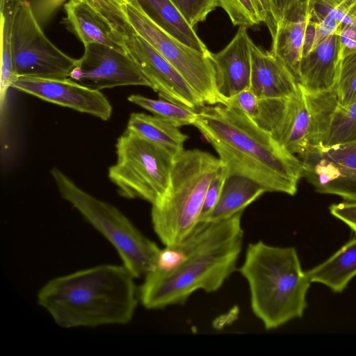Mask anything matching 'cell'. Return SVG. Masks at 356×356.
<instances>
[{
    "label": "cell",
    "instance_id": "obj_1",
    "mask_svg": "<svg viewBox=\"0 0 356 356\" xmlns=\"http://www.w3.org/2000/svg\"><path fill=\"white\" fill-rule=\"evenodd\" d=\"M242 213L200 222L179 243L161 249L155 267L138 289L142 305L161 309L184 304L196 291L220 289L236 270L244 236Z\"/></svg>",
    "mask_w": 356,
    "mask_h": 356
},
{
    "label": "cell",
    "instance_id": "obj_2",
    "mask_svg": "<svg viewBox=\"0 0 356 356\" xmlns=\"http://www.w3.org/2000/svg\"><path fill=\"white\" fill-rule=\"evenodd\" d=\"M193 125L213 146L228 176L246 177L266 192L296 193L303 174L300 159L236 108L205 105Z\"/></svg>",
    "mask_w": 356,
    "mask_h": 356
},
{
    "label": "cell",
    "instance_id": "obj_3",
    "mask_svg": "<svg viewBox=\"0 0 356 356\" xmlns=\"http://www.w3.org/2000/svg\"><path fill=\"white\" fill-rule=\"evenodd\" d=\"M135 277L122 264H102L58 276L37 301L63 328L127 325L139 301Z\"/></svg>",
    "mask_w": 356,
    "mask_h": 356
},
{
    "label": "cell",
    "instance_id": "obj_4",
    "mask_svg": "<svg viewBox=\"0 0 356 356\" xmlns=\"http://www.w3.org/2000/svg\"><path fill=\"white\" fill-rule=\"evenodd\" d=\"M238 270L248 282L252 312L266 330L303 315L311 282L296 248L250 243Z\"/></svg>",
    "mask_w": 356,
    "mask_h": 356
},
{
    "label": "cell",
    "instance_id": "obj_5",
    "mask_svg": "<svg viewBox=\"0 0 356 356\" xmlns=\"http://www.w3.org/2000/svg\"><path fill=\"white\" fill-rule=\"evenodd\" d=\"M222 167L219 158L198 149L175 156L168 187L151 209L153 229L165 246L179 243L196 227L209 186Z\"/></svg>",
    "mask_w": 356,
    "mask_h": 356
},
{
    "label": "cell",
    "instance_id": "obj_6",
    "mask_svg": "<svg viewBox=\"0 0 356 356\" xmlns=\"http://www.w3.org/2000/svg\"><path fill=\"white\" fill-rule=\"evenodd\" d=\"M51 175L61 197L113 246L135 278L144 277L154 269L161 250L155 242L118 208L81 189L58 168H53Z\"/></svg>",
    "mask_w": 356,
    "mask_h": 356
},
{
    "label": "cell",
    "instance_id": "obj_7",
    "mask_svg": "<svg viewBox=\"0 0 356 356\" xmlns=\"http://www.w3.org/2000/svg\"><path fill=\"white\" fill-rule=\"evenodd\" d=\"M115 148L117 161L108 175L119 193L152 205L159 201L168 187L176 155L127 129L118 138Z\"/></svg>",
    "mask_w": 356,
    "mask_h": 356
},
{
    "label": "cell",
    "instance_id": "obj_8",
    "mask_svg": "<svg viewBox=\"0 0 356 356\" xmlns=\"http://www.w3.org/2000/svg\"><path fill=\"white\" fill-rule=\"evenodd\" d=\"M12 8L15 78H70L78 59L63 52L46 36L28 0H12Z\"/></svg>",
    "mask_w": 356,
    "mask_h": 356
},
{
    "label": "cell",
    "instance_id": "obj_9",
    "mask_svg": "<svg viewBox=\"0 0 356 356\" xmlns=\"http://www.w3.org/2000/svg\"><path fill=\"white\" fill-rule=\"evenodd\" d=\"M126 13L134 32L173 65L206 105L223 104L216 88L211 52L193 49L163 31L142 11L136 0L127 4Z\"/></svg>",
    "mask_w": 356,
    "mask_h": 356
},
{
    "label": "cell",
    "instance_id": "obj_10",
    "mask_svg": "<svg viewBox=\"0 0 356 356\" xmlns=\"http://www.w3.org/2000/svg\"><path fill=\"white\" fill-rule=\"evenodd\" d=\"M298 157L302 177L317 193L356 202V142L328 149L309 147Z\"/></svg>",
    "mask_w": 356,
    "mask_h": 356
},
{
    "label": "cell",
    "instance_id": "obj_11",
    "mask_svg": "<svg viewBox=\"0 0 356 356\" xmlns=\"http://www.w3.org/2000/svg\"><path fill=\"white\" fill-rule=\"evenodd\" d=\"M70 79L98 90L127 86L151 88L147 79L127 53L98 43L84 47V53L78 59Z\"/></svg>",
    "mask_w": 356,
    "mask_h": 356
},
{
    "label": "cell",
    "instance_id": "obj_12",
    "mask_svg": "<svg viewBox=\"0 0 356 356\" xmlns=\"http://www.w3.org/2000/svg\"><path fill=\"white\" fill-rule=\"evenodd\" d=\"M122 43L160 98L196 111L206 105L173 65L140 35H126Z\"/></svg>",
    "mask_w": 356,
    "mask_h": 356
},
{
    "label": "cell",
    "instance_id": "obj_13",
    "mask_svg": "<svg viewBox=\"0 0 356 356\" xmlns=\"http://www.w3.org/2000/svg\"><path fill=\"white\" fill-rule=\"evenodd\" d=\"M302 91L312 122L309 147L328 149L356 142V102L341 106L334 89L316 93Z\"/></svg>",
    "mask_w": 356,
    "mask_h": 356
},
{
    "label": "cell",
    "instance_id": "obj_14",
    "mask_svg": "<svg viewBox=\"0 0 356 356\" xmlns=\"http://www.w3.org/2000/svg\"><path fill=\"white\" fill-rule=\"evenodd\" d=\"M11 87L104 121L108 120L112 114V106L100 90L85 86L70 78L56 79L18 76L12 81Z\"/></svg>",
    "mask_w": 356,
    "mask_h": 356
},
{
    "label": "cell",
    "instance_id": "obj_15",
    "mask_svg": "<svg viewBox=\"0 0 356 356\" xmlns=\"http://www.w3.org/2000/svg\"><path fill=\"white\" fill-rule=\"evenodd\" d=\"M250 38L246 27L240 26L229 43L220 51L211 53L216 88L225 101L250 87Z\"/></svg>",
    "mask_w": 356,
    "mask_h": 356
},
{
    "label": "cell",
    "instance_id": "obj_16",
    "mask_svg": "<svg viewBox=\"0 0 356 356\" xmlns=\"http://www.w3.org/2000/svg\"><path fill=\"white\" fill-rule=\"evenodd\" d=\"M293 95L280 99L269 129L286 150L298 156L309 145L312 122L304 92L300 86Z\"/></svg>",
    "mask_w": 356,
    "mask_h": 356
},
{
    "label": "cell",
    "instance_id": "obj_17",
    "mask_svg": "<svg viewBox=\"0 0 356 356\" xmlns=\"http://www.w3.org/2000/svg\"><path fill=\"white\" fill-rule=\"evenodd\" d=\"M250 88L261 99H283L295 94L298 81L270 51L263 50L251 40Z\"/></svg>",
    "mask_w": 356,
    "mask_h": 356
},
{
    "label": "cell",
    "instance_id": "obj_18",
    "mask_svg": "<svg viewBox=\"0 0 356 356\" xmlns=\"http://www.w3.org/2000/svg\"><path fill=\"white\" fill-rule=\"evenodd\" d=\"M340 60L339 37L335 32L323 38L312 51L302 57L298 79L302 89L310 93L333 89Z\"/></svg>",
    "mask_w": 356,
    "mask_h": 356
},
{
    "label": "cell",
    "instance_id": "obj_19",
    "mask_svg": "<svg viewBox=\"0 0 356 356\" xmlns=\"http://www.w3.org/2000/svg\"><path fill=\"white\" fill-rule=\"evenodd\" d=\"M63 24L83 44L98 43L127 53L124 47L85 0H69L64 4Z\"/></svg>",
    "mask_w": 356,
    "mask_h": 356
},
{
    "label": "cell",
    "instance_id": "obj_20",
    "mask_svg": "<svg viewBox=\"0 0 356 356\" xmlns=\"http://www.w3.org/2000/svg\"><path fill=\"white\" fill-rule=\"evenodd\" d=\"M307 24L306 8L298 10L278 22L272 38L271 53L292 74L298 83Z\"/></svg>",
    "mask_w": 356,
    "mask_h": 356
},
{
    "label": "cell",
    "instance_id": "obj_21",
    "mask_svg": "<svg viewBox=\"0 0 356 356\" xmlns=\"http://www.w3.org/2000/svg\"><path fill=\"white\" fill-rule=\"evenodd\" d=\"M142 11L157 26L183 44L207 51L204 43L170 0H136Z\"/></svg>",
    "mask_w": 356,
    "mask_h": 356
},
{
    "label": "cell",
    "instance_id": "obj_22",
    "mask_svg": "<svg viewBox=\"0 0 356 356\" xmlns=\"http://www.w3.org/2000/svg\"><path fill=\"white\" fill-rule=\"evenodd\" d=\"M266 192L257 182L244 176H227L219 200L209 215L201 222H217L228 219L243 210Z\"/></svg>",
    "mask_w": 356,
    "mask_h": 356
},
{
    "label": "cell",
    "instance_id": "obj_23",
    "mask_svg": "<svg viewBox=\"0 0 356 356\" xmlns=\"http://www.w3.org/2000/svg\"><path fill=\"white\" fill-rule=\"evenodd\" d=\"M306 273L310 282L323 284L336 293L343 291L356 276V236Z\"/></svg>",
    "mask_w": 356,
    "mask_h": 356
},
{
    "label": "cell",
    "instance_id": "obj_24",
    "mask_svg": "<svg viewBox=\"0 0 356 356\" xmlns=\"http://www.w3.org/2000/svg\"><path fill=\"white\" fill-rule=\"evenodd\" d=\"M127 129L158 144L176 156L183 152L188 136L178 127L156 115L133 113L128 120Z\"/></svg>",
    "mask_w": 356,
    "mask_h": 356
},
{
    "label": "cell",
    "instance_id": "obj_25",
    "mask_svg": "<svg viewBox=\"0 0 356 356\" xmlns=\"http://www.w3.org/2000/svg\"><path fill=\"white\" fill-rule=\"evenodd\" d=\"M47 1V0H46ZM63 0H51L47 1V8L53 3L49 14ZM92 10L97 15L106 26L115 34L119 42L122 38L134 33L126 13L127 4L133 0H85Z\"/></svg>",
    "mask_w": 356,
    "mask_h": 356
},
{
    "label": "cell",
    "instance_id": "obj_26",
    "mask_svg": "<svg viewBox=\"0 0 356 356\" xmlns=\"http://www.w3.org/2000/svg\"><path fill=\"white\" fill-rule=\"evenodd\" d=\"M12 0H1V111L6 99L8 90L15 76L12 45Z\"/></svg>",
    "mask_w": 356,
    "mask_h": 356
},
{
    "label": "cell",
    "instance_id": "obj_27",
    "mask_svg": "<svg viewBox=\"0 0 356 356\" xmlns=\"http://www.w3.org/2000/svg\"><path fill=\"white\" fill-rule=\"evenodd\" d=\"M127 99L178 128L193 125L197 118L198 111L163 98L154 99L140 95H131Z\"/></svg>",
    "mask_w": 356,
    "mask_h": 356
},
{
    "label": "cell",
    "instance_id": "obj_28",
    "mask_svg": "<svg viewBox=\"0 0 356 356\" xmlns=\"http://www.w3.org/2000/svg\"><path fill=\"white\" fill-rule=\"evenodd\" d=\"M234 26L252 27L264 22L266 14L263 0H218Z\"/></svg>",
    "mask_w": 356,
    "mask_h": 356
},
{
    "label": "cell",
    "instance_id": "obj_29",
    "mask_svg": "<svg viewBox=\"0 0 356 356\" xmlns=\"http://www.w3.org/2000/svg\"><path fill=\"white\" fill-rule=\"evenodd\" d=\"M343 0H307V20L313 23L321 40L336 32L337 9Z\"/></svg>",
    "mask_w": 356,
    "mask_h": 356
},
{
    "label": "cell",
    "instance_id": "obj_30",
    "mask_svg": "<svg viewBox=\"0 0 356 356\" xmlns=\"http://www.w3.org/2000/svg\"><path fill=\"white\" fill-rule=\"evenodd\" d=\"M333 89L341 106L346 107L356 102V51L341 58Z\"/></svg>",
    "mask_w": 356,
    "mask_h": 356
},
{
    "label": "cell",
    "instance_id": "obj_31",
    "mask_svg": "<svg viewBox=\"0 0 356 356\" xmlns=\"http://www.w3.org/2000/svg\"><path fill=\"white\" fill-rule=\"evenodd\" d=\"M184 19L194 26L206 20L207 15L220 6L218 0H170Z\"/></svg>",
    "mask_w": 356,
    "mask_h": 356
},
{
    "label": "cell",
    "instance_id": "obj_32",
    "mask_svg": "<svg viewBox=\"0 0 356 356\" xmlns=\"http://www.w3.org/2000/svg\"><path fill=\"white\" fill-rule=\"evenodd\" d=\"M336 33L339 37L341 58L356 51V4L340 22Z\"/></svg>",
    "mask_w": 356,
    "mask_h": 356
},
{
    "label": "cell",
    "instance_id": "obj_33",
    "mask_svg": "<svg viewBox=\"0 0 356 356\" xmlns=\"http://www.w3.org/2000/svg\"><path fill=\"white\" fill-rule=\"evenodd\" d=\"M225 105L236 108L254 123L260 110V99L249 88L225 101Z\"/></svg>",
    "mask_w": 356,
    "mask_h": 356
},
{
    "label": "cell",
    "instance_id": "obj_34",
    "mask_svg": "<svg viewBox=\"0 0 356 356\" xmlns=\"http://www.w3.org/2000/svg\"><path fill=\"white\" fill-rule=\"evenodd\" d=\"M227 176V170L222 165L209 186L198 222L203 220L216 205Z\"/></svg>",
    "mask_w": 356,
    "mask_h": 356
},
{
    "label": "cell",
    "instance_id": "obj_35",
    "mask_svg": "<svg viewBox=\"0 0 356 356\" xmlns=\"http://www.w3.org/2000/svg\"><path fill=\"white\" fill-rule=\"evenodd\" d=\"M330 213L356 233V202H343L330 206Z\"/></svg>",
    "mask_w": 356,
    "mask_h": 356
}]
</instances>
